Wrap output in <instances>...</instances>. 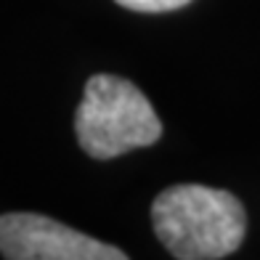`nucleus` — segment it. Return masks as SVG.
Returning <instances> with one entry per match:
<instances>
[{
	"label": "nucleus",
	"instance_id": "2",
	"mask_svg": "<svg viewBox=\"0 0 260 260\" xmlns=\"http://www.w3.org/2000/svg\"><path fill=\"white\" fill-rule=\"evenodd\" d=\"M75 133L85 154L112 159L157 144L162 122L133 82L117 75H93L75 114Z\"/></svg>",
	"mask_w": 260,
	"mask_h": 260
},
{
	"label": "nucleus",
	"instance_id": "3",
	"mask_svg": "<svg viewBox=\"0 0 260 260\" xmlns=\"http://www.w3.org/2000/svg\"><path fill=\"white\" fill-rule=\"evenodd\" d=\"M0 252L6 260H127L117 247L35 212L0 215Z\"/></svg>",
	"mask_w": 260,
	"mask_h": 260
},
{
	"label": "nucleus",
	"instance_id": "1",
	"mask_svg": "<svg viewBox=\"0 0 260 260\" xmlns=\"http://www.w3.org/2000/svg\"><path fill=\"white\" fill-rule=\"evenodd\" d=\"M157 239L178 260H220L244 242L247 215L226 188L199 183L170 186L151 205Z\"/></svg>",
	"mask_w": 260,
	"mask_h": 260
},
{
	"label": "nucleus",
	"instance_id": "4",
	"mask_svg": "<svg viewBox=\"0 0 260 260\" xmlns=\"http://www.w3.org/2000/svg\"><path fill=\"white\" fill-rule=\"evenodd\" d=\"M122 8L138 11V14H165V11H175L188 6L191 0H114Z\"/></svg>",
	"mask_w": 260,
	"mask_h": 260
}]
</instances>
